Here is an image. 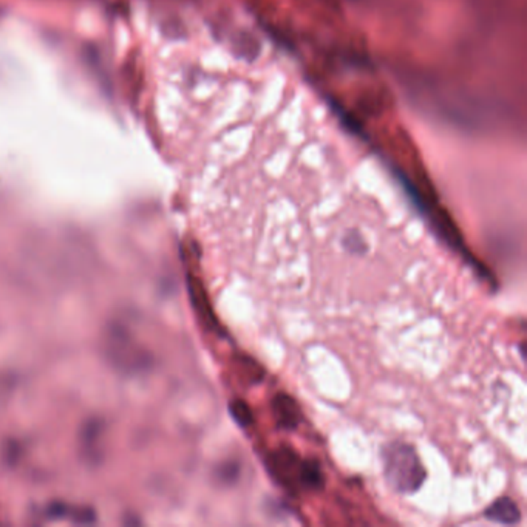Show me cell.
I'll return each instance as SVG.
<instances>
[{
  "label": "cell",
  "mask_w": 527,
  "mask_h": 527,
  "mask_svg": "<svg viewBox=\"0 0 527 527\" xmlns=\"http://www.w3.org/2000/svg\"><path fill=\"white\" fill-rule=\"evenodd\" d=\"M302 459L294 450L288 447H280L269 455L266 467L279 484L286 489H298V471Z\"/></svg>",
  "instance_id": "obj_2"
},
{
  "label": "cell",
  "mask_w": 527,
  "mask_h": 527,
  "mask_svg": "<svg viewBox=\"0 0 527 527\" xmlns=\"http://www.w3.org/2000/svg\"><path fill=\"white\" fill-rule=\"evenodd\" d=\"M191 294H192L194 303H195V306H197V309L200 312V316L203 317V318H206L207 323H209L213 329H217L218 328V323H217L215 318H213L212 309H211L209 303H207V300L204 297L203 291H201V288L191 285Z\"/></svg>",
  "instance_id": "obj_7"
},
{
  "label": "cell",
  "mask_w": 527,
  "mask_h": 527,
  "mask_svg": "<svg viewBox=\"0 0 527 527\" xmlns=\"http://www.w3.org/2000/svg\"><path fill=\"white\" fill-rule=\"evenodd\" d=\"M484 517L490 521H493V523L512 526V524H517L521 519V512H519L518 504L512 498L502 496V498L493 501L492 504L486 508Z\"/></svg>",
  "instance_id": "obj_4"
},
{
  "label": "cell",
  "mask_w": 527,
  "mask_h": 527,
  "mask_svg": "<svg viewBox=\"0 0 527 527\" xmlns=\"http://www.w3.org/2000/svg\"><path fill=\"white\" fill-rule=\"evenodd\" d=\"M274 421L281 430H296V428L302 424L303 414L300 410L298 403L292 399L290 395L279 393L271 402Z\"/></svg>",
  "instance_id": "obj_3"
},
{
  "label": "cell",
  "mask_w": 527,
  "mask_h": 527,
  "mask_svg": "<svg viewBox=\"0 0 527 527\" xmlns=\"http://www.w3.org/2000/svg\"><path fill=\"white\" fill-rule=\"evenodd\" d=\"M325 487V475L317 459H302L298 471V489L306 492H316Z\"/></svg>",
  "instance_id": "obj_5"
},
{
  "label": "cell",
  "mask_w": 527,
  "mask_h": 527,
  "mask_svg": "<svg viewBox=\"0 0 527 527\" xmlns=\"http://www.w3.org/2000/svg\"><path fill=\"white\" fill-rule=\"evenodd\" d=\"M384 471L390 487L399 493H414L427 478L419 455L406 443L387 445L384 450Z\"/></svg>",
  "instance_id": "obj_1"
},
{
  "label": "cell",
  "mask_w": 527,
  "mask_h": 527,
  "mask_svg": "<svg viewBox=\"0 0 527 527\" xmlns=\"http://www.w3.org/2000/svg\"><path fill=\"white\" fill-rule=\"evenodd\" d=\"M229 413L238 427L249 428V427L254 425V422H255L254 412H253V408H250L244 401H242V399L232 401L229 403Z\"/></svg>",
  "instance_id": "obj_6"
}]
</instances>
